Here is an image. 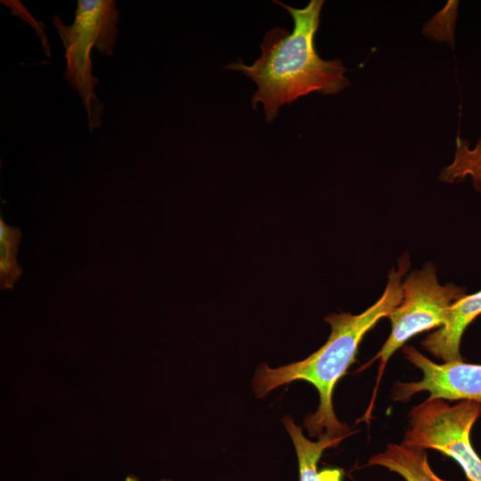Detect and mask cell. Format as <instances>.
Returning a JSON list of instances; mask_svg holds the SVG:
<instances>
[{
  "mask_svg": "<svg viewBox=\"0 0 481 481\" xmlns=\"http://www.w3.org/2000/svg\"><path fill=\"white\" fill-rule=\"evenodd\" d=\"M410 265L404 255L396 269H392L382 296L359 314H330L325 321L330 334L323 346L302 361L278 368L262 364L253 379V389L258 398L272 390L295 380H305L319 393L317 411L304 420V427L312 437L326 434L331 437H346L347 425L336 417L332 396L338 381L355 362L358 346L365 334L382 318L388 317L403 299L402 278Z\"/></svg>",
  "mask_w": 481,
  "mask_h": 481,
  "instance_id": "obj_1",
  "label": "cell"
},
{
  "mask_svg": "<svg viewBox=\"0 0 481 481\" xmlns=\"http://www.w3.org/2000/svg\"><path fill=\"white\" fill-rule=\"evenodd\" d=\"M291 14V32L280 27L270 29L260 45L261 55L252 64L241 61L230 63L227 69L239 70L257 85L252 97L253 107L264 105L267 122H272L280 107L312 92L338 94L349 86L346 69L339 60L324 61L314 47L322 0H311L301 9L273 1Z\"/></svg>",
  "mask_w": 481,
  "mask_h": 481,
  "instance_id": "obj_2",
  "label": "cell"
},
{
  "mask_svg": "<svg viewBox=\"0 0 481 481\" xmlns=\"http://www.w3.org/2000/svg\"><path fill=\"white\" fill-rule=\"evenodd\" d=\"M118 14L113 0H78L72 24L65 25L58 15L52 19L65 49L64 77L81 98L90 132L100 127L104 110L94 91L98 79L92 74L90 53L95 47L102 54L113 55Z\"/></svg>",
  "mask_w": 481,
  "mask_h": 481,
  "instance_id": "obj_3",
  "label": "cell"
},
{
  "mask_svg": "<svg viewBox=\"0 0 481 481\" xmlns=\"http://www.w3.org/2000/svg\"><path fill=\"white\" fill-rule=\"evenodd\" d=\"M403 299L390 314V334L379 353L360 371L375 360H379L376 385L370 405L363 416L369 423L377 389L387 361L392 355L412 337L441 327L452 305L465 296V290L452 283L444 286L438 282L436 267L427 264L422 269L413 271L402 283Z\"/></svg>",
  "mask_w": 481,
  "mask_h": 481,
  "instance_id": "obj_4",
  "label": "cell"
},
{
  "mask_svg": "<svg viewBox=\"0 0 481 481\" xmlns=\"http://www.w3.org/2000/svg\"><path fill=\"white\" fill-rule=\"evenodd\" d=\"M480 415L478 402L464 400L450 405L443 399L428 398L409 412L402 444L438 451L453 459L469 481H481V458L470 440Z\"/></svg>",
  "mask_w": 481,
  "mask_h": 481,
  "instance_id": "obj_5",
  "label": "cell"
},
{
  "mask_svg": "<svg viewBox=\"0 0 481 481\" xmlns=\"http://www.w3.org/2000/svg\"><path fill=\"white\" fill-rule=\"evenodd\" d=\"M405 358L421 370L417 382H398L392 390L394 401H408L414 394L428 391V399L475 401L481 404V364L463 361L436 363L415 347L405 346Z\"/></svg>",
  "mask_w": 481,
  "mask_h": 481,
  "instance_id": "obj_6",
  "label": "cell"
},
{
  "mask_svg": "<svg viewBox=\"0 0 481 481\" xmlns=\"http://www.w3.org/2000/svg\"><path fill=\"white\" fill-rule=\"evenodd\" d=\"M481 314V290L465 295L449 309L444 323L421 342L423 347L444 363L463 361L460 352L466 328Z\"/></svg>",
  "mask_w": 481,
  "mask_h": 481,
  "instance_id": "obj_7",
  "label": "cell"
},
{
  "mask_svg": "<svg viewBox=\"0 0 481 481\" xmlns=\"http://www.w3.org/2000/svg\"><path fill=\"white\" fill-rule=\"evenodd\" d=\"M293 442L299 468V481H342L344 472L341 469L327 468L318 470L317 464L322 452L330 447L338 445L345 437H331L326 434L317 441L306 438L302 428L291 418L282 420Z\"/></svg>",
  "mask_w": 481,
  "mask_h": 481,
  "instance_id": "obj_8",
  "label": "cell"
},
{
  "mask_svg": "<svg viewBox=\"0 0 481 481\" xmlns=\"http://www.w3.org/2000/svg\"><path fill=\"white\" fill-rule=\"evenodd\" d=\"M368 465L384 467L405 481H447L431 469L424 449L403 444H388L384 452L369 460Z\"/></svg>",
  "mask_w": 481,
  "mask_h": 481,
  "instance_id": "obj_9",
  "label": "cell"
},
{
  "mask_svg": "<svg viewBox=\"0 0 481 481\" xmlns=\"http://www.w3.org/2000/svg\"><path fill=\"white\" fill-rule=\"evenodd\" d=\"M20 240V232L7 225L0 219V278L1 289H12L21 273L16 256Z\"/></svg>",
  "mask_w": 481,
  "mask_h": 481,
  "instance_id": "obj_10",
  "label": "cell"
}]
</instances>
